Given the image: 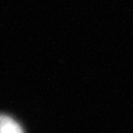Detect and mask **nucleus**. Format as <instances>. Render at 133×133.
Instances as JSON below:
<instances>
[{"label":"nucleus","instance_id":"1","mask_svg":"<svg viewBox=\"0 0 133 133\" xmlns=\"http://www.w3.org/2000/svg\"><path fill=\"white\" fill-rule=\"evenodd\" d=\"M0 133H24L21 125L6 114H0Z\"/></svg>","mask_w":133,"mask_h":133}]
</instances>
